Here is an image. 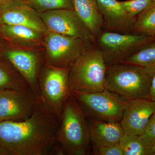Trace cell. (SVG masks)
<instances>
[{"label": "cell", "instance_id": "28", "mask_svg": "<svg viewBox=\"0 0 155 155\" xmlns=\"http://www.w3.org/2000/svg\"><path fill=\"white\" fill-rule=\"evenodd\" d=\"M0 155H11L10 153L0 145Z\"/></svg>", "mask_w": 155, "mask_h": 155}, {"label": "cell", "instance_id": "18", "mask_svg": "<svg viewBox=\"0 0 155 155\" xmlns=\"http://www.w3.org/2000/svg\"><path fill=\"white\" fill-rule=\"evenodd\" d=\"M29 89L28 82L9 61H0V92Z\"/></svg>", "mask_w": 155, "mask_h": 155}, {"label": "cell", "instance_id": "17", "mask_svg": "<svg viewBox=\"0 0 155 155\" xmlns=\"http://www.w3.org/2000/svg\"><path fill=\"white\" fill-rule=\"evenodd\" d=\"M74 10L94 37L103 31V20L96 0H73Z\"/></svg>", "mask_w": 155, "mask_h": 155}, {"label": "cell", "instance_id": "14", "mask_svg": "<svg viewBox=\"0 0 155 155\" xmlns=\"http://www.w3.org/2000/svg\"><path fill=\"white\" fill-rule=\"evenodd\" d=\"M5 55L40 98L38 82L40 60L37 54L26 50H10L6 51Z\"/></svg>", "mask_w": 155, "mask_h": 155}, {"label": "cell", "instance_id": "26", "mask_svg": "<svg viewBox=\"0 0 155 155\" xmlns=\"http://www.w3.org/2000/svg\"><path fill=\"white\" fill-rule=\"evenodd\" d=\"M150 99L155 102V74H154L152 78Z\"/></svg>", "mask_w": 155, "mask_h": 155}, {"label": "cell", "instance_id": "24", "mask_svg": "<svg viewBox=\"0 0 155 155\" xmlns=\"http://www.w3.org/2000/svg\"><path fill=\"white\" fill-rule=\"evenodd\" d=\"M140 136L149 149L155 144V112L151 117L144 132Z\"/></svg>", "mask_w": 155, "mask_h": 155}, {"label": "cell", "instance_id": "2", "mask_svg": "<svg viewBox=\"0 0 155 155\" xmlns=\"http://www.w3.org/2000/svg\"><path fill=\"white\" fill-rule=\"evenodd\" d=\"M57 144L62 155H88L91 152L87 118L72 94L62 109Z\"/></svg>", "mask_w": 155, "mask_h": 155}, {"label": "cell", "instance_id": "25", "mask_svg": "<svg viewBox=\"0 0 155 155\" xmlns=\"http://www.w3.org/2000/svg\"><path fill=\"white\" fill-rule=\"evenodd\" d=\"M95 155H123L119 143L92 149Z\"/></svg>", "mask_w": 155, "mask_h": 155}, {"label": "cell", "instance_id": "5", "mask_svg": "<svg viewBox=\"0 0 155 155\" xmlns=\"http://www.w3.org/2000/svg\"><path fill=\"white\" fill-rule=\"evenodd\" d=\"M154 36L141 34L121 33L103 30L95 41L107 67L121 64L145 45Z\"/></svg>", "mask_w": 155, "mask_h": 155}, {"label": "cell", "instance_id": "9", "mask_svg": "<svg viewBox=\"0 0 155 155\" xmlns=\"http://www.w3.org/2000/svg\"><path fill=\"white\" fill-rule=\"evenodd\" d=\"M41 99L31 89L0 92V119L2 121H21L28 119Z\"/></svg>", "mask_w": 155, "mask_h": 155}, {"label": "cell", "instance_id": "22", "mask_svg": "<svg viewBox=\"0 0 155 155\" xmlns=\"http://www.w3.org/2000/svg\"><path fill=\"white\" fill-rule=\"evenodd\" d=\"M25 2L39 13L47 11L69 9L74 10L73 0H24Z\"/></svg>", "mask_w": 155, "mask_h": 155}, {"label": "cell", "instance_id": "21", "mask_svg": "<svg viewBox=\"0 0 155 155\" xmlns=\"http://www.w3.org/2000/svg\"><path fill=\"white\" fill-rule=\"evenodd\" d=\"M119 143L123 155H149V149L140 136L124 134Z\"/></svg>", "mask_w": 155, "mask_h": 155}, {"label": "cell", "instance_id": "32", "mask_svg": "<svg viewBox=\"0 0 155 155\" xmlns=\"http://www.w3.org/2000/svg\"><path fill=\"white\" fill-rule=\"evenodd\" d=\"M153 1H155V0H153Z\"/></svg>", "mask_w": 155, "mask_h": 155}, {"label": "cell", "instance_id": "11", "mask_svg": "<svg viewBox=\"0 0 155 155\" xmlns=\"http://www.w3.org/2000/svg\"><path fill=\"white\" fill-rule=\"evenodd\" d=\"M155 112V102L150 98L127 101L120 123L124 134L140 136Z\"/></svg>", "mask_w": 155, "mask_h": 155}, {"label": "cell", "instance_id": "4", "mask_svg": "<svg viewBox=\"0 0 155 155\" xmlns=\"http://www.w3.org/2000/svg\"><path fill=\"white\" fill-rule=\"evenodd\" d=\"M107 69L101 50L95 42L93 43L70 67L71 91L93 93L104 91Z\"/></svg>", "mask_w": 155, "mask_h": 155}, {"label": "cell", "instance_id": "10", "mask_svg": "<svg viewBox=\"0 0 155 155\" xmlns=\"http://www.w3.org/2000/svg\"><path fill=\"white\" fill-rule=\"evenodd\" d=\"M39 15L50 31L95 42L91 31L75 10L60 9L39 13Z\"/></svg>", "mask_w": 155, "mask_h": 155}, {"label": "cell", "instance_id": "3", "mask_svg": "<svg viewBox=\"0 0 155 155\" xmlns=\"http://www.w3.org/2000/svg\"><path fill=\"white\" fill-rule=\"evenodd\" d=\"M152 78L143 67L121 63L107 67L105 88L126 101L150 98Z\"/></svg>", "mask_w": 155, "mask_h": 155}, {"label": "cell", "instance_id": "16", "mask_svg": "<svg viewBox=\"0 0 155 155\" xmlns=\"http://www.w3.org/2000/svg\"><path fill=\"white\" fill-rule=\"evenodd\" d=\"M2 35L13 45L23 48L37 46L44 35L32 28L19 25H1Z\"/></svg>", "mask_w": 155, "mask_h": 155}, {"label": "cell", "instance_id": "27", "mask_svg": "<svg viewBox=\"0 0 155 155\" xmlns=\"http://www.w3.org/2000/svg\"><path fill=\"white\" fill-rule=\"evenodd\" d=\"M14 0H0V12L9 7Z\"/></svg>", "mask_w": 155, "mask_h": 155}, {"label": "cell", "instance_id": "30", "mask_svg": "<svg viewBox=\"0 0 155 155\" xmlns=\"http://www.w3.org/2000/svg\"><path fill=\"white\" fill-rule=\"evenodd\" d=\"M2 33H1V25H0V41H1V38H2Z\"/></svg>", "mask_w": 155, "mask_h": 155}, {"label": "cell", "instance_id": "20", "mask_svg": "<svg viewBox=\"0 0 155 155\" xmlns=\"http://www.w3.org/2000/svg\"><path fill=\"white\" fill-rule=\"evenodd\" d=\"M133 33L155 36V1L136 17Z\"/></svg>", "mask_w": 155, "mask_h": 155}, {"label": "cell", "instance_id": "12", "mask_svg": "<svg viewBox=\"0 0 155 155\" xmlns=\"http://www.w3.org/2000/svg\"><path fill=\"white\" fill-rule=\"evenodd\" d=\"M0 25H25L45 35L49 31L39 14L24 0H14L9 7L0 12Z\"/></svg>", "mask_w": 155, "mask_h": 155}, {"label": "cell", "instance_id": "19", "mask_svg": "<svg viewBox=\"0 0 155 155\" xmlns=\"http://www.w3.org/2000/svg\"><path fill=\"white\" fill-rule=\"evenodd\" d=\"M122 63L143 67L153 76L155 74V39L145 45Z\"/></svg>", "mask_w": 155, "mask_h": 155}, {"label": "cell", "instance_id": "6", "mask_svg": "<svg viewBox=\"0 0 155 155\" xmlns=\"http://www.w3.org/2000/svg\"><path fill=\"white\" fill-rule=\"evenodd\" d=\"M70 68H60L46 64L39 76L41 99L60 120L64 104L72 94L69 82Z\"/></svg>", "mask_w": 155, "mask_h": 155}, {"label": "cell", "instance_id": "29", "mask_svg": "<svg viewBox=\"0 0 155 155\" xmlns=\"http://www.w3.org/2000/svg\"><path fill=\"white\" fill-rule=\"evenodd\" d=\"M149 155H155V143L149 149Z\"/></svg>", "mask_w": 155, "mask_h": 155}, {"label": "cell", "instance_id": "31", "mask_svg": "<svg viewBox=\"0 0 155 155\" xmlns=\"http://www.w3.org/2000/svg\"><path fill=\"white\" fill-rule=\"evenodd\" d=\"M2 119H0V122H2Z\"/></svg>", "mask_w": 155, "mask_h": 155}, {"label": "cell", "instance_id": "23", "mask_svg": "<svg viewBox=\"0 0 155 155\" xmlns=\"http://www.w3.org/2000/svg\"><path fill=\"white\" fill-rule=\"evenodd\" d=\"M153 2V0H127L120 3L127 14L136 17Z\"/></svg>", "mask_w": 155, "mask_h": 155}, {"label": "cell", "instance_id": "8", "mask_svg": "<svg viewBox=\"0 0 155 155\" xmlns=\"http://www.w3.org/2000/svg\"><path fill=\"white\" fill-rule=\"evenodd\" d=\"M94 42L49 31L45 39L46 64L70 68L76 59Z\"/></svg>", "mask_w": 155, "mask_h": 155}, {"label": "cell", "instance_id": "15", "mask_svg": "<svg viewBox=\"0 0 155 155\" xmlns=\"http://www.w3.org/2000/svg\"><path fill=\"white\" fill-rule=\"evenodd\" d=\"M91 149L119 143L124 134L120 122H105L87 118Z\"/></svg>", "mask_w": 155, "mask_h": 155}, {"label": "cell", "instance_id": "34", "mask_svg": "<svg viewBox=\"0 0 155 155\" xmlns=\"http://www.w3.org/2000/svg\"></svg>", "mask_w": 155, "mask_h": 155}, {"label": "cell", "instance_id": "33", "mask_svg": "<svg viewBox=\"0 0 155 155\" xmlns=\"http://www.w3.org/2000/svg\"><path fill=\"white\" fill-rule=\"evenodd\" d=\"M154 37H155V36Z\"/></svg>", "mask_w": 155, "mask_h": 155}, {"label": "cell", "instance_id": "7", "mask_svg": "<svg viewBox=\"0 0 155 155\" xmlns=\"http://www.w3.org/2000/svg\"><path fill=\"white\" fill-rule=\"evenodd\" d=\"M86 117L105 121L120 122L127 101L104 90L93 93L72 92Z\"/></svg>", "mask_w": 155, "mask_h": 155}, {"label": "cell", "instance_id": "13", "mask_svg": "<svg viewBox=\"0 0 155 155\" xmlns=\"http://www.w3.org/2000/svg\"><path fill=\"white\" fill-rule=\"evenodd\" d=\"M103 20V30L133 33L136 17H131L117 0H96Z\"/></svg>", "mask_w": 155, "mask_h": 155}, {"label": "cell", "instance_id": "1", "mask_svg": "<svg viewBox=\"0 0 155 155\" xmlns=\"http://www.w3.org/2000/svg\"><path fill=\"white\" fill-rule=\"evenodd\" d=\"M60 119L41 100L28 119L0 122V145L11 155H49L57 143Z\"/></svg>", "mask_w": 155, "mask_h": 155}]
</instances>
